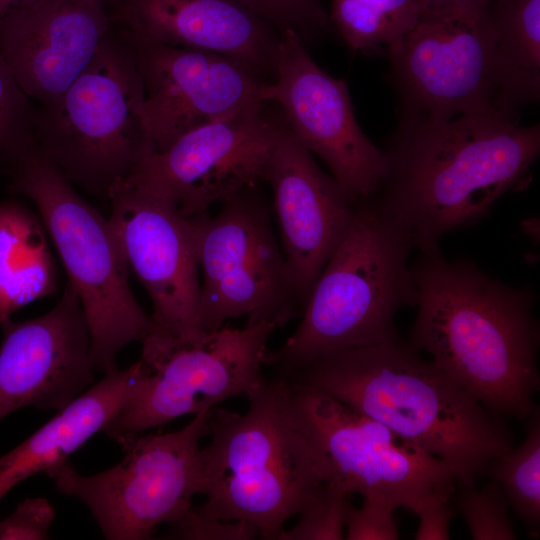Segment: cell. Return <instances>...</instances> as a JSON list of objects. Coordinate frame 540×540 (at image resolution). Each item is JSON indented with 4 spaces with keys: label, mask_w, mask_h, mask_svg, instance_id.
<instances>
[{
    "label": "cell",
    "mask_w": 540,
    "mask_h": 540,
    "mask_svg": "<svg viewBox=\"0 0 540 540\" xmlns=\"http://www.w3.org/2000/svg\"><path fill=\"white\" fill-rule=\"evenodd\" d=\"M247 397L244 414L211 411V439L200 451L206 500L194 509L278 540L325 481L324 471L285 377L265 378Z\"/></svg>",
    "instance_id": "cell-4"
},
{
    "label": "cell",
    "mask_w": 540,
    "mask_h": 540,
    "mask_svg": "<svg viewBox=\"0 0 540 540\" xmlns=\"http://www.w3.org/2000/svg\"><path fill=\"white\" fill-rule=\"evenodd\" d=\"M113 29L99 0H39L0 29V52L26 95L38 104L63 93Z\"/></svg>",
    "instance_id": "cell-19"
},
{
    "label": "cell",
    "mask_w": 540,
    "mask_h": 540,
    "mask_svg": "<svg viewBox=\"0 0 540 540\" xmlns=\"http://www.w3.org/2000/svg\"><path fill=\"white\" fill-rule=\"evenodd\" d=\"M495 42L488 5L422 9L387 50L400 111L451 118L495 108Z\"/></svg>",
    "instance_id": "cell-13"
},
{
    "label": "cell",
    "mask_w": 540,
    "mask_h": 540,
    "mask_svg": "<svg viewBox=\"0 0 540 540\" xmlns=\"http://www.w3.org/2000/svg\"><path fill=\"white\" fill-rule=\"evenodd\" d=\"M107 199L109 222L128 267L153 305L140 359L148 362L175 347L197 342L206 333L191 219L123 180L111 188Z\"/></svg>",
    "instance_id": "cell-12"
},
{
    "label": "cell",
    "mask_w": 540,
    "mask_h": 540,
    "mask_svg": "<svg viewBox=\"0 0 540 540\" xmlns=\"http://www.w3.org/2000/svg\"><path fill=\"white\" fill-rule=\"evenodd\" d=\"M277 327L248 319L244 328H219L143 364L119 413L102 432L124 449L147 429L196 415L238 395L248 396L265 377L267 341Z\"/></svg>",
    "instance_id": "cell-10"
},
{
    "label": "cell",
    "mask_w": 540,
    "mask_h": 540,
    "mask_svg": "<svg viewBox=\"0 0 540 540\" xmlns=\"http://www.w3.org/2000/svg\"><path fill=\"white\" fill-rule=\"evenodd\" d=\"M347 492L334 481H323L299 512V520L278 540H340L344 538Z\"/></svg>",
    "instance_id": "cell-26"
},
{
    "label": "cell",
    "mask_w": 540,
    "mask_h": 540,
    "mask_svg": "<svg viewBox=\"0 0 540 540\" xmlns=\"http://www.w3.org/2000/svg\"><path fill=\"white\" fill-rule=\"evenodd\" d=\"M450 495L437 494L426 498L414 511L419 517L416 540H447L452 518Z\"/></svg>",
    "instance_id": "cell-33"
},
{
    "label": "cell",
    "mask_w": 540,
    "mask_h": 540,
    "mask_svg": "<svg viewBox=\"0 0 540 540\" xmlns=\"http://www.w3.org/2000/svg\"><path fill=\"white\" fill-rule=\"evenodd\" d=\"M289 383L325 481L413 512L430 496L454 493L455 479L440 459L330 395Z\"/></svg>",
    "instance_id": "cell-11"
},
{
    "label": "cell",
    "mask_w": 540,
    "mask_h": 540,
    "mask_svg": "<svg viewBox=\"0 0 540 540\" xmlns=\"http://www.w3.org/2000/svg\"><path fill=\"white\" fill-rule=\"evenodd\" d=\"M527 419L524 442L492 460L485 474L499 483L508 505L536 534L540 523V410Z\"/></svg>",
    "instance_id": "cell-25"
},
{
    "label": "cell",
    "mask_w": 540,
    "mask_h": 540,
    "mask_svg": "<svg viewBox=\"0 0 540 540\" xmlns=\"http://www.w3.org/2000/svg\"><path fill=\"white\" fill-rule=\"evenodd\" d=\"M273 74L260 100L281 108L298 141L328 165L353 203L372 197L386 159L358 125L346 82L322 70L292 30L280 32Z\"/></svg>",
    "instance_id": "cell-15"
},
{
    "label": "cell",
    "mask_w": 540,
    "mask_h": 540,
    "mask_svg": "<svg viewBox=\"0 0 540 540\" xmlns=\"http://www.w3.org/2000/svg\"><path fill=\"white\" fill-rule=\"evenodd\" d=\"M386 167L371 197L420 254L485 218L505 193L527 183L540 152V126L488 108L451 118L400 111L383 150Z\"/></svg>",
    "instance_id": "cell-1"
},
{
    "label": "cell",
    "mask_w": 540,
    "mask_h": 540,
    "mask_svg": "<svg viewBox=\"0 0 540 540\" xmlns=\"http://www.w3.org/2000/svg\"><path fill=\"white\" fill-rule=\"evenodd\" d=\"M37 1L39 0H0V29L10 16Z\"/></svg>",
    "instance_id": "cell-34"
},
{
    "label": "cell",
    "mask_w": 540,
    "mask_h": 540,
    "mask_svg": "<svg viewBox=\"0 0 540 540\" xmlns=\"http://www.w3.org/2000/svg\"><path fill=\"white\" fill-rule=\"evenodd\" d=\"M114 27V26H113ZM144 87V114L154 151L183 134L262 102L264 73L223 54L140 39L114 27Z\"/></svg>",
    "instance_id": "cell-16"
},
{
    "label": "cell",
    "mask_w": 540,
    "mask_h": 540,
    "mask_svg": "<svg viewBox=\"0 0 540 540\" xmlns=\"http://www.w3.org/2000/svg\"><path fill=\"white\" fill-rule=\"evenodd\" d=\"M422 9H438L465 5H488L490 0H419Z\"/></svg>",
    "instance_id": "cell-35"
},
{
    "label": "cell",
    "mask_w": 540,
    "mask_h": 540,
    "mask_svg": "<svg viewBox=\"0 0 540 540\" xmlns=\"http://www.w3.org/2000/svg\"><path fill=\"white\" fill-rule=\"evenodd\" d=\"M101 3H103L105 6L108 5V6H111L115 0H99Z\"/></svg>",
    "instance_id": "cell-36"
},
{
    "label": "cell",
    "mask_w": 540,
    "mask_h": 540,
    "mask_svg": "<svg viewBox=\"0 0 540 540\" xmlns=\"http://www.w3.org/2000/svg\"><path fill=\"white\" fill-rule=\"evenodd\" d=\"M264 181L273 190L281 248L303 308L345 235L356 204L318 167L287 122L271 152Z\"/></svg>",
    "instance_id": "cell-18"
},
{
    "label": "cell",
    "mask_w": 540,
    "mask_h": 540,
    "mask_svg": "<svg viewBox=\"0 0 540 540\" xmlns=\"http://www.w3.org/2000/svg\"><path fill=\"white\" fill-rule=\"evenodd\" d=\"M283 377L385 425L444 462L461 487L513 447L500 417L400 338L328 352Z\"/></svg>",
    "instance_id": "cell-3"
},
{
    "label": "cell",
    "mask_w": 540,
    "mask_h": 540,
    "mask_svg": "<svg viewBox=\"0 0 540 540\" xmlns=\"http://www.w3.org/2000/svg\"><path fill=\"white\" fill-rule=\"evenodd\" d=\"M410 343L498 417L539 409L537 294L501 283L474 262L420 254Z\"/></svg>",
    "instance_id": "cell-2"
},
{
    "label": "cell",
    "mask_w": 540,
    "mask_h": 540,
    "mask_svg": "<svg viewBox=\"0 0 540 540\" xmlns=\"http://www.w3.org/2000/svg\"><path fill=\"white\" fill-rule=\"evenodd\" d=\"M109 7L113 26L140 39L274 71L280 32L236 0H115Z\"/></svg>",
    "instance_id": "cell-20"
},
{
    "label": "cell",
    "mask_w": 540,
    "mask_h": 540,
    "mask_svg": "<svg viewBox=\"0 0 540 540\" xmlns=\"http://www.w3.org/2000/svg\"><path fill=\"white\" fill-rule=\"evenodd\" d=\"M56 289L57 268L41 219L17 201L0 203V327Z\"/></svg>",
    "instance_id": "cell-22"
},
{
    "label": "cell",
    "mask_w": 540,
    "mask_h": 540,
    "mask_svg": "<svg viewBox=\"0 0 540 540\" xmlns=\"http://www.w3.org/2000/svg\"><path fill=\"white\" fill-rule=\"evenodd\" d=\"M281 31L292 30L302 40L327 30L331 21L321 0H236Z\"/></svg>",
    "instance_id": "cell-29"
},
{
    "label": "cell",
    "mask_w": 540,
    "mask_h": 540,
    "mask_svg": "<svg viewBox=\"0 0 540 540\" xmlns=\"http://www.w3.org/2000/svg\"><path fill=\"white\" fill-rule=\"evenodd\" d=\"M169 536L188 540H248L259 534L248 523L210 518L191 507L180 520L172 523Z\"/></svg>",
    "instance_id": "cell-32"
},
{
    "label": "cell",
    "mask_w": 540,
    "mask_h": 540,
    "mask_svg": "<svg viewBox=\"0 0 540 540\" xmlns=\"http://www.w3.org/2000/svg\"><path fill=\"white\" fill-rule=\"evenodd\" d=\"M143 372L137 362L105 374L35 433L0 457V500L18 483L67 461L119 413Z\"/></svg>",
    "instance_id": "cell-21"
},
{
    "label": "cell",
    "mask_w": 540,
    "mask_h": 540,
    "mask_svg": "<svg viewBox=\"0 0 540 540\" xmlns=\"http://www.w3.org/2000/svg\"><path fill=\"white\" fill-rule=\"evenodd\" d=\"M54 518L55 510L47 499L27 498L0 520V540H46Z\"/></svg>",
    "instance_id": "cell-31"
},
{
    "label": "cell",
    "mask_w": 540,
    "mask_h": 540,
    "mask_svg": "<svg viewBox=\"0 0 540 540\" xmlns=\"http://www.w3.org/2000/svg\"><path fill=\"white\" fill-rule=\"evenodd\" d=\"M144 97L134 60L113 27L76 80L34 109L35 143L70 182L108 198L154 151Z\"/></svg>",
    "instance_id": "cell-7"
},
{
    "label": "cell",
    "mask_w": 540,
    "mask_h": 540,
    "mask_svg": "<svg viewBox=\"0 0 540 540\" xmlns=\"http://www.w3.org/2000/svg\"><path fill=\"white\" fill-rule=\"evenodd\" d=\"M212 409L177 431L138 435L125 457L103 472L84 476L65 461L45 473L58 492L89 508L105 539H150L159 525L180 520L193 496L203 493L200 441Z\"/></svg>",
    "instance_id": "cell-8"
},
{
    "label": "cell",
    "mask_w": 540,
    "mask_h": 540,
    "mask_svg": "<svg viewBox=\"0 0 540 540\" xmlns=\"http://www.w3.org/2000/svg\"><path fill=\"white\" fill-rule=\"evenodd\" d=\"M34 109L0 52V158L8 161L34 141Z\"/></svg>",
    "instance_id": "cell-28"
},
{
    "label": "cell",
    "mask_w": 540,
    "mask_h": 540,
    "mask_svg": "<svg viewBox=\"0 0 540 540\" xmlns=\"http://www.w3.org/2000/svg\"><path fill=\"white\" fill-rule=\"evenodd\" d=\"M395 505L384 498H364L360 509L349 503L345 510L348 540H396L399 538L393 516Z\"/></svg>",
    "instance_id": "cell-30"
},
{
    "label": "cell",
    "mask_w": 540,
    "mask_h": 540,
    "mask_svg": "<svg viewBox=\"0 0 540 540\" xmlns=\"http://www.w3.org/2000/svg\"><path fill=\"white\" fill-rule=\"evenodd\" d=\"M412 242L370 197L356 203L350 225L315 281L295 332L265 365L286 376L318 356L399 339L395 316L415 306L408 259Z\"/></svg>",
    "instance_id": "cell-5"
},
{
    "label": "cell",
    "mask_w": 540,
    "mask_h": 540,
    "mask_svg": "<svg viewBox=\"0 0 540 540\" xmlns=\"http://www.w3.org/2000/svg\"><path fill=\"white\" fill-rule=\"evenodd\" d=\"M494 27L495 108L519 116L540 98V0H490Z\"/></svg>",
    "instance_id": "cell-23"
},
{
    "label": "cell",
    "mask_w": 540,
    "mask_h": 540,
    "mask_svg": "<svg viewBox=\"0 0 540 540\" xmlns=\"http://www.w3.org/2000/svg\"><path fill=\"white\" fill-rule=\"evenodd\" d=\"M421 13L419 0H331L329 18L350 49L370 52L388 50Z\"/></svg>",
    "instance_id": "cell-24"
},
{
    "label": "cell",
    "mask_w": 540,
    "mask_h": 540,
    "mask_svg": "<svg viewBox=\"0 0 540 540\" xmlns=\"http://www.w3.org/2000/svg\"><path fill=\"white\" fill-rule=\"evenodd\" d=\"M266 102L191 130L148 154L124 179L131 187L192 218L264 181L271 152L286 125Z\"/></svg>",
    "instance_id": "cell-14"
},
{
    "label": "cell",
    "mask_w": 540,
    "mask_h": 540,
    "mask_svg": "<svg viewBox=\"0 0 540 540\" xmlns=\"http://www.w3.org/2000/svg\"><path fill=\"white\" fill-rule=\"evenodd\" d=\"M3 330L0 420L26 406L60 411L94 384L89 328L69 282L50 311Z\"/></svg>",
    "instance_id": "cell-17"
},
{
    "label": "cell",
    "mask_w": 540,
    "mask_h": 540,
    "mask_svg": "<svg viewBox=\"0 0 540 540\" xmlns=\"http://www.w3.org/2000/svg\"><path fill=\"white\" fill-rule=\"evenodd\" d=\"M8 162L10 191L36 205L79 297L94 370H118V353L132 342L142 343L151 318L131 291L129 267L109 219L74 190L35 140Z\"/></svg>",
    "instance_id": "cell-6"
},
{
    "label": "cell",
    "mask_w": 540,
    "mask_h": 540,
    "mask_svg": "<svg viewBox=\"0 0 540 540\" xmlns=\"http://www.w3.org/2000/svg\"><path fill=\"white\" fill-rule=\"evenodd\" d=\"M250 187L222 201L220 211L192 217L202 269L205 333L247 315L281 326L302 309L266 202Z\"/></svg>",
    "instance_id": "cell-9"
},
{
    "label": "cell",
    "mask_w": 540,
    "mask_h": 540,
    "mask_svg": "<svg viewBox=\"0 0 540 540\" xmlns=\"http://www.w3.org/2000/svg\"><path fill=\"white\" fill-rule=\"evenodd\" d=\"M474 540H515L508 502L498 482L491 479L483 488L461 487L456 499Z\"/></svg>",
    "instance_id": "cell-27"
}]
</instances>
